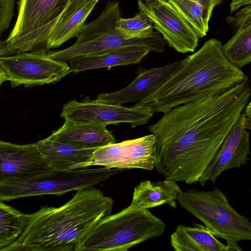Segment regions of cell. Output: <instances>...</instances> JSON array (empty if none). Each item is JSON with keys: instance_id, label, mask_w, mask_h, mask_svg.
<instances>
[{"instance_id": "obj_31", "label": "cell", "mask_w": 251, "mask_h": 251, "mask_svg": "<svg viewBox=\"0 0 251 251\" xmlns=\"http://www.w3.org/2000/svg\"><path fill=\"white\" fill-rule=\"evenodd\" d=\"M6 80H8L7 75L3 69L0 67V86L4 81Z\"/></svg>"}, {"instance_id": "obj_25", "label": "cell", "mask_w": 251, "mask_h": 251, "mask_svg": "<svg viewBox=\"0 0 251 251\" xmlns=\"http://www.w3.org/2000/svg\"><path fill=\"white\" fill-rule=\"evenodd\" d=\"M226 19L227 23L233 28V33L241 27L251 24V4L240 10L234 16H228Z\"/></svg>"}, {"instance_id": "obj_8", "label": "cell", "mask_w": 251, "mask_h": 251, "mask_svg": "<svg viewBox=\"0 0 251 251\" xmlns=\"http://www.w3.org/2000/svg\"><path fill=\"white\" fill-rule=\"evenodd\" d=\"M154 113L150 106L139 102L132 106L125 107L96 100L79 102L73 100L63 105L60 115L65 121L105 126L128 123L135 127L147 124Z\"/></svg>"}, {"instance_id": "obj_19", "label": "cell", "mask_w": 251, "mask_h": 251, "mask_svg": "<svg viewBox=\"0 0 251 251\" xmlns=\"http://www.w3.org/2000/svg\"><path fill=\"white\" fill-rule=\"evenodd\" d=\"M170 244L176 251H230L205 226L179 225L171 234Z\"/></svg>"}, {"instance_id": "obj_23", "label": "cell", "mask_w": 251, "mask_h": 251, "mask_svg": "<svg viewBox=\"0 0 251 251\" xmlns=\"http://www.w3.org/2000/svg\"><path fill=\"white\" fill-rule=\"evenodd\" d=\"M199 38L206 35L210 17L204 7L194 0H169Z\"/></svg>"}, {"instance_id": "obj_32", "label": "cell", "mask_w": 251, "mask_h": 251, "mask_svg": "<svg viewBox=\"0 0 251 251\" xmlns=\"http://www.w3.org/2000/svg\"></svg>"}, {"instance_id": "obj_11", "label": "cell", "mask_w": 251, "mask_h": 251, "mask_svg": "<svg viewBox=\"0 0 251 251\" xmlns=\"http://www.w3.org/2000/svg\"><path fill=\"white\" fill-rule=\"evenodd\" d=\"M138 10L152 21L170 47L182 53L194 52L199 37L169 0H138Z\"/></svg>"}, {"instance_id": "obj_14", "label": "cell", "mask_w": 251, "mask_h": 251, "mask_svg": "<svg viewBox=\"0 0 251 251\" xmlns=\"http://www.w3.org/2000/svg\"><path fill=\"white\" fill-rule=\"evenodd\" d=\"M182 61V60L148 70L140 67L137 76L128 86L115 92L100 94L96 100L116 105L139 102L161 85L179 67Z\"/></svg>"}, {"instance_id": "obj_30", "label": "cell", "mask_w": 251, "mask_h": 251, "mask_svg": "<svg viewBox=\"0 0 251 251\" xmlns=\"http://www.w3.org/2000/svg\"><path fill=\"white\" fill-rule=\"evenodd\" d=\"M251 102H249L246 105L244 111V113L247 118H249L251 119Z\"/></svg>"}, {"instance_id": "obj_12", "label": "cell", "mask_w": 251, "mask_h": 251, "mask_svg": "<svg viewBox=\"0 0 251 251\" xmlns=\"http://www.w3.org/2000/svg\"><path fill=\"white\" fill-rule=\"evenodd\" d=\"M246 118L242 112L226 136L215 156L198 180L202 186L208 181L214 185L219 176L225 171L240 168L247 163L250 145Z\"/></svg>"}, {"instance_id": "obj_15", "label": "cell", "mask_w": 251, "mask_h": 251, "mask_svg": "<svg viewBox=\"0 0 251 251\" xmlns=\"http://www.w3.org/2000/svg\"><path fill=\"white\" fill-rule=\"evenodd\" d=\"M106 127L89 123L65 121L48 138L78 149L99 148L116 142Z\"/></svg>"}, {"instance_id": "obj_6", "label": "cell", "mask_w": 251, "mask_h": 251, "mask_svg": "<svg viewBox=\"0 0 251 251\" xmlns=\"http://www.w3.org/2000/svg\"><path fill=\"white\" fill-rule=\"evenodd\" d=\"M177 204L199 219L217 237L225 240L230 251L243 250L238 245L251 240V223L230 205L227 196L219 189L199 191L194 189L182 192Z\"/></svg>"}, {"instance_id": "obj_22", "label": "cell", "mask_w": 251, "mask_h": 251, "mask_svg": "<svg viewBox=\"0 0 251 251\" xmlns=\"http://www.w3.org/2000/svg\"><path fill=\"white\" fill-rule=\"evenodd\" d=\"M26 222L27 214L0 200V251L17 239Z\"/></svg>"}, {"instance_id": "obj_13", "label": "cell", "mask_w": 251, "mask_h": 251, "mask_svg": "<svg viewBox=\"0 0 251 251\" xmlns=\"http://www.w3.org/2000/svg\"><path fill=\"white\" fill-rule=\"evenodd\" d=\"M54 170L35 143L20 145L0 141V182L34 177Z\"/></svg>"}, {"instance_id": "obj_9", "label": "cell", "mask_w": 251, "mask_h": 251, "mask_svg": "<svg viewBox=\"0 0 251 251\" xmlns=\"http://www.w3.org/2000/svg\"><path fill=\"white\" fill-rule=\"evenodd\" d=\"M0 67L13 87L54 83L71 73L66 62L52 59L46 53L35 52L0 56Z\"/></svg>"}, {"instance_id": "obj_29", "label": "cell", "mask_w": 251, "mask_h": 251, "mask_svg": "<svg viewBox=\"0 0 251 251\" xmlns=\"http://www.w3.org/2000/svg\"><path fill=\"white\" fill-rule=\"evenodd\" d=\"M249 4H251V0H232L230 3L231 13L243 6Z\"/></svg>"}, {"instance_id": "obj_27", "label": "cell", "mask_w": 251, "mask_h": 251, "mask_svg": "<svg viewBox=\"0 0 251 251\" xmlns=\"http://www.w3.org/2000/svg\"><path fill=\"white\" fill-rule=\"evenodd\" d=\"M94 0H70L67 8L59 17L53 29L63 25L77 10L86 3Z\"/></svg>"}, {"instance_id": "obj_21", "label": "cell", "mask_w": 251, "mask_h": 251, "mask_svg": "<svg viewBox=\"0 0 251 251\" xmlns=\"http://www.w3.org/2000/svg\"><path fill=\"white\" fill-rule=\"evenodd\" d=\"M99 0L86 3L77 10L63 25L51 31L48 41L49 50L58 48L68 40L78 36L86 18Z\"/></svg>"}, {"instance_id": "obj_5", "label": "cell", "mask_w": 251, "mask_h": 251, "mask_svg": "<svg viewBox=\"0 0 251 251\" xmlns=\"http://www.w3.org/2000/svg\"><path fill=\"white\" fill-rule=\"evenodd\" d=\"M121 16L119 1H108L101 15L84 25L73 45L61 50L48 51L46 54L55 60L66 62L75 57L127 47H143L157 53L165 51V41L158 31L145 38L128 39L124 37L115 27V22Z\"/></svg>"}, {"instance_id": "obj_10", "label": "cell", "mask_w": 251, "mask_h": 251, "mask_svg": "<svg viewBox=\"0 0 251 251\" xmlns=\"http://www.w3.org/2000/svg\"><path fill=\"white\" fill-rule=\"evenodd\" d=\"M155 136L151 134L99 148L83 168L101 166L109 169L152 170L155 166Z\"/></svg>"}, {"instance_id": "obj_1", "label": "cell", "mask_w": 251, "mask_h": 251, "mask_svg": "<svg viewBox=\"0 0 251 251\" xmlns=\"http://www.w3.org/2000/svg\"><path fill=\"white\" fill-rule=\"evenodd\" d=\"M247 75L240 83L163 113L148 130L155 137L156 170L166 179L198 182L249 102Z\"/></svg>"}, {"instance_id": "obj_26", "label": "cell", "mask_w": 251, "mask_h": 251, "mask_svg": "<svg viewBox=\"0 0 251 251\" xmlns=\"http://www.w3.org/2000/svg\"><path fill=\"white\" fill-rule=\"evenodd\" d=\"M14 0H0V32L9 28L14 15Z\"/></svg>"}, {"instance_id": "obj_2", "label": "cell", "mask_w": 251, "mask_h": 251, "mask_svg": "<svg viewBox=\"0 0 251 251\" xmlns=\"http://www.w3.org/2000/svg\"><path fill=\"white\" fill-rule=\"evenodd\" d=\"M113 200L94 188L77 191L63 205L27 214L17 239L2 251H76L86 236L111 215Z\"/></svg>"}, {"instance_id": "obj_18", "label": "cell", "mask_w": 251, "mask_h": 251, "mask_svg": "<svg viewBox=\"0 0 251 251\" xmlns=\"http://www.w3.org/2000/svg\"><path fill=\"white\" fill-rule=\"evenodd\" d=\"M35 144L43 156L56 170L84 169V165L90 160L93 152L98 149H78L48 137Z\"/></svg>"}, {"instance_id": "obj_7", "label": "cell", "mask_w": 251, "mask_h": 251, "mask_svg": "<svg viewBox=\"0 0 251 251\" xmlns=\"http://www.w3.org/2000/svg\"><path fill=\"white\" fill-rule=\"evenodd\" d=\"M70 0H20L15 24L0 40V57L25 52L47 53L50 35Z\"/></svg>"}, {"instance_id": "obj_4", "label": "cell", "mask_w": 251, "mask_h": 251, "mask_svg": "<svg viewBox=\"0 0 251 251\" xmlns=\"http://www.w3.org/2000/svg\"><path fill=\"white\" fill-rule=\"evenodd\" d=\"M166 224L148 209L128 206L101 220L86 236L76 251H127L134 246L161 236Z\"/></svg>"}, {"instance_id": "obj_28", "label": "cell", "mask_w": 251, "mask_h": 251, "mask_svg": "<svg viewBox=\"0 0 251 251\" xmlns=\"http://www.w3.org/2000/svg\"><path fill=\"white\" fill-rule=\"evenodd\" d=\"M203 6L207 15L210 18L214 7L219 3L221 0H194Z\"/></svg>"}, {"instance_id": "obj_24", "label": "cell", "mask_w": 251, "mask_h": 251, "mask_svg": "<svg viewBox=\"0 0 251 251\" xmlns=\"http://www.w3.org/2000/svg\"><path fill=\"white\" fill-rule=\"evenodd\" d=\"M115 27L128 39L145 38L158 32L154 28L151 19L141 11L131 18H120L115 22Z\"/></svg>"}, {"instance_id": "obj_20", "label": "cell", "mask_w": 251, "mask_h": 251, "mask_svg": "<svg viewBox=\"0 0 251 251\" xmlns=\"http://www.w3.org/2000/svg\"><path fill=\"white\" fill-rule=\"evenodd\" d=\"M234 33L233 36L222 45V52L230 63L240 69L251 61V24Z\"/></svg>"}, {"instance_id": "obj_16", "label": "cell", "mask_w": 251, "mask_h": 251, "mask_svg": "<svg viewBox=\"0 0 251 251\" xmlns=\"http://www.w3.org/2000/svg\"><path fill=\"white\" fill-rule=\"evenodd\" d=\"M151 51L140 47H127L70 59V72L140 63Z\"/></svg>"}, {"instance_id": "obj_17", "label": "cell", "mask_w": 251, "mask_h": 251, "mask_svg": "<svg viewBox=\"0 0 251 251\" xmlns=\"http://www.w3.org/2000/svg\"><path fill=\"white\" fill-rule=\"evenodd\" d=\"M176 182L166 179L156 182L146 180L134 188L128 207L135 210L148 209L167 204L176 208L178 196L182 192Z\"/></svg>"}, {"instance_id": "obj_3", "label": "cell", "mask_w": 251, "mask_h": 251, "mask_svg": "<svg viewBox=\"0 0 251 251\" xmlns=\"http://www.w3.org/2000/svg\"><path fill=\"white\" fill-rule=\"evenodd\" d=\"M222 48L216 39L206 41L139 103L150 106L154 112L165 113L179 105L222 94L242 82L247 75L226 59Z\"/></svg>"}]
</instances>
